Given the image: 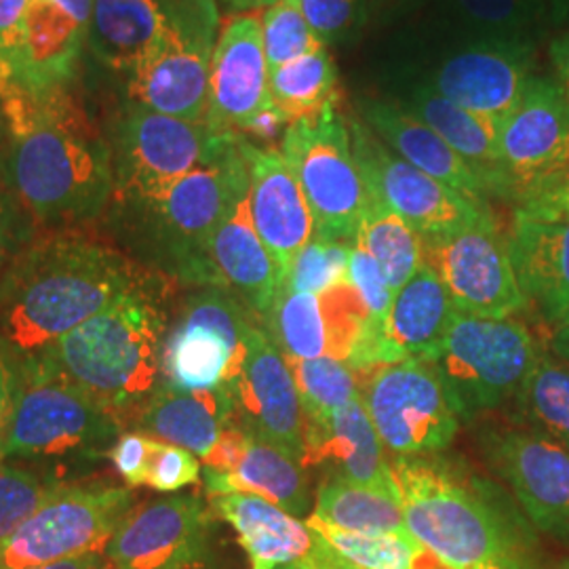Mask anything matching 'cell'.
Instances as JSON below:
<instances>
[{
	"instance_id": "cell-1",
	"label": "cell",
	"mask_w": 569,
	"mask_h": 569,
	"mask_svg": "<svg viewBox=\"0 0 569 569\" xmlns=\"http://www.w3.org/2000/svg\"><path fill=\"white\" fill-rule=\"evenodd\" d=\"M4 178L21 211L47 230L103 220L114 192L112 152L72 87L42 93L0 82Z\"/></svg>"
},
{
	"instance_id": "cell-2",
	"label": "cell",
	"mask_w": 569,
	"mask_h": 569,
	"mask_svg": "<svg viewBox=\"0 0 569 569\" xmlns=\"http://www.w3.org/2000/svg\"><path fill=\"white\" fill-rule=\"evenodd\" d=\"M154 272L84 230L30 239L0 277V336L37 355Z\"/></svg>"
},
{
	"instance_id": "cell-3",
	"label": "cell",
	"mask_w": 569,
	"mask_h": 569,
	"mask_svg": "<svg viewBox=\"0 0 569 569\" xmlns=\"http://www.w3.org/2000/svg\"><path fill=\"white\" fill-rule=\"evenodd\" d=\"M249 173L239 133L211 161L150 197H112L103 216L114 243L138 264L183 283L218 287L209 243Z\"/></svg>"
},
{
	"instance_id": "cell-4",
	"label": "cell",
	"mask_w": 569,
	"mask_h": 569,
	"mask_svg": "<svg viewBox=\"0 0 569 569\" xmlns=\"http://www.w3.org/2000/svg\"><path fill=\"white\" fill-rule=\"evenodd\" d=\"M406 528L451 569H529L523 542L488 486L437 456L392 462Z\"/></svg>"
},
{
	"instance_id": "cell-5",
	"label": "cell",
	"mask_w": 569,
	"mask_h": 569,
	"mask_svg": "<svg viewBox=\"0 0 569 569\" xmlns=\"http://www.w3.org/2000/svg\"><path fill=\"white\" fill-rule=\"evenodd\" d=\"M157 272L42 355L114 413L148 399L161 373L164 315Z\"/></svg>"
},
{
	"instance_id": "cell-6",
	"label": "cell",
	"mask_w": 569,
	"mask_h": 569,
	"mask_svg": "<svg viewBox=\"0 0 569 569\" xmlns=\"http://www.w3.org/2000/svg\"><path fill=\"white\" fill-rule=\"evenodd\" d=\"M121 427L112 409L70 382L42 355H26L23 387L2 460L102 458L121 437Z\"/></svg>"
},
{
	"instance_id": "cell-7",
	"label": "cell",
	"mask_w": 569,
	"mask_h": 569,
	"mask_svg": "<svg viewBox=\"0 0 569 569\" xmlns=\"http://www.w3.org/2000/svg\"><path fill=\"white\" fill-rule=\"evenodd\" d=\"M538 359L536 340L519 321L453 312L427 363L437 371L458 418L472 420L515 399Z\"/></svg>"
},
{
	"instance_id": "cell-8",
	"label": "cell",
	"mask_w": 569,
	"mask_h": 569,
	"mask_svg": "<svg viewBox=\"0 0 569 569\" xmlns=\"http://www.w3.org/2000/svg\"><path fill=\"white\" fill-rule=\"evenodd\" d=\"M338 98L302 121L291 122L279 150L310 204L315 237L355 243L371 194L355 159L350 127Z\"/></svg>"
},
{
	"instance_id": "cell-9",
	"label": "cell",
	"mask_w": 569,
	"mask_h": 569,
	"mask_svg": "<svg viewBox=\"0 0 569 569\" xmlns=\"http://www.w3.org/2000/svg\"><path fill=\"white\" fill-rule=\"evenodd\" d=\"M112 152V197H150L211 161L234 140L204 121L176 117L122 102L103 124Z\"/></svg>"
},
{
	"instance_id": "cell-10",
	"label": "cell",
	"mask_w": 569,
	"mask_h": 569,
	"mask_svg": "<svg viewBox=\"0 0 569 569\" xmlns=\"http://www.w3.org/2000/svg\"><path fill=\"white\" fill-rule=\"evenodd\" d=\"M131 488L61 486L20 528L0 540V569H32L106 550L133 510Z\"/></svg>"
},
{
	"instance_id": "cell-11",
	"label": "cell",
	"mask_w": 569,
	"mask_h": 569,
	"mask_svg": "<svg viewBox=\"0 0 569 569\" xmlns=\"http://www.w3.org/2000/svg\"><path fill=\"white\" fill-rule=\"evenodd\" d=\"M348 127L369 194L399 213L422 239L446 237L493 220L488 203H475L407 163L357 114L348 119Z\"/></svg>"
},
{
	"instance_id": "cell-12",
	"label": "cell",
	"mask_w": 569,
	"mask_h": 569,
	"mask_svg": "<svg viewBox=\"0 0 569 569\" xmlns=\"http://www.w3.org/2000/svg\"><path fill=\"white\" fill-rule=\"evenodd\" d=\"M251 312L230 291L203 287L183 305L161 350L164 385L182 390L226 388L243 361Z\"/></svg>"
},
{
	"instance_id": "cell-13",
	"label": "cell",
	"mask_w": 569,
	"mask_h": 569,
	"mask_svg": "<svg viewBox=\"0 0 569 569\" xmlns=\"http://www.w3.org/2000/svg\"><path fill=\"white\" fill-rule=\"evenodd\" d=\"M363 401L382 446L399 458L449 448L460 427L437 371L420 359L373 369Z\"/></svg>"
},
{
	"instance_id": "cell-14",
	"label": "cell",
	"mask_w": 569,
	"mask_h": 569,
	"mask_svg": "<svg viewBox=\"0 0 569 569\" xmlns=\"http://www.w3.org/2000/svg\"><path fill=\"white\" fill-rule=\"evenodd\" d=\"M422 243L425 262L441 277L456 312L512 319L528 308L496 218Z\"/></svg>"
},
{
	"instance_id": "cell-15",
	"label": "cell",
	"mask_w": 569,
	"mask_h": 569,
	"mask_svg": "<svg viewBox=\"0 0 569 569\" xmlns=\"http://www.w3.org/2000/svg\"><path fill=\"white\" fill-rule=\"evenodd\" d=\"M176 34L218 41L216 0H93L87 49L122 79Z\"/></svg>"
},
{
	"instance_id": "cell-16",
	"label": "cell",
	"mask_w": 569,
	"mask_h": 569,
	"mask_svg": "<svg viewBox=\"0 0 569 569\" xmlns=\"http://www.w3.org/2000/svg\"><path fill=\"white\" fill-rule=\"evenodd\" d=\"M226 390L234 399L239 425L244 430L279 446L302 465L306 437L302 401L283 352L268 338L262 326L251 323L247 329L243 361Z\"/></svg>"
},
{
	"instance_id": "cell-17",
	"label": "cell",
	"mask_w": 569,
	"mask_h": 569,
	"mask_svg": "<svg viewBox=\"0 0 569 569\" xmlns=\"http://www.w3.org/2000/svg\"><path fill=\"white\" fill-rule=\"evenodd\" d=\"M489 467L512 489L536 528L569 540V448L547 432L500 430L483 437Z\"/></svg>"
},
{
	"instance_id": "cell-18",
	"label": "cell",
	"mask_w": 569,
	"mask_h": 569,
	"mask_svg": "<svg viewBox=\"0 0 569 569\" xmlns=\"http://www.w3.org/2000/svg\"><path fill=\"white\" fill-rule=\"evenodd\" d=\"M209 528V509L199 496H171L131 510L103 552L117 569L199 568Z\"/></svg>"
},
{
	"instance_id": "cell-19",
	"label": "cell",
	"mask_w": 569,
	"mask_h": 569,
	"mask_svg": "<svg viewBox=\"0 0 569 569\" xmlns=\"http://www.w3.org/2000/svg\"><path fill=\"white\" fill-rule=\"evenodd\" d=\"M533 77V42L475 39L441 61L428 87L465 110L502 121Z\"/></svg>"
},
{
	"instance_id": "cell-20",
	"label": "cell",
	"mask_w": 569,
	"mask_h": 569,
	"mask_svg": "<svg viewBox=\"0 0 569 569\" xmlns=\"http://www.w3.org/2000/svg\"><path fill=\"white\" fill-rule=\"evenodd\" d=\"M505 199L515 190L569 167V102L559 82L533 74L521 102L500 121Z\"/></svg>"
},
{
	"instance_id": "cell-21",
	"label": "cell",
	"mask_w": 569,
	"mask_h": 569,
	"mask_svg": "<svg viewBox=\"0 0 569 569\" xmlns=\"http://www.w3.org/2000/svg\"><path fill=\"white\" fill-rule=\"evenodd\" d=\"M260 321L284 359L338 357L346 361L369 321V312L346 281L321 296L279 287Z\"/></svg>"
},
{
	"instance_id": "cell-22",
	"label": "cell",
	"mask_w": 569,
	"mask_h": 569,
	"mask_svg": "<svg viewBox=\"0 0 569 569\" xmlns=\"http://www.w3.org/2000/svg\"><path fill=\"white\" fill-rule=\"evenodd\" d=\"M270 102L262 20L241 13L226 23L209 63L204 122L222 133H243Z\"/></svg>"
},
{
	"instance_id": "cell-23",
	"label": "cell",
	"mask_w": 569,
	"mask_h": 569,
	"mask_svg": "<svg viewBox=\"0 0 569 569\" xmlns=\"http://www.w3.org/2000/svg\"><path fill=\"white\" fill-rule=\"evenodd\" d=\"M249 173V209L283 283L293 258L315 237V218L305 192L279 148L260 146L239 133Z\"/></svg>"
},
{
	"instance_id": "cell-24",
	"label": "cell",
	"mask_w": 569,
	"mask_h": 569,
	"mask_svg": "<svg viewBox=\"0 0 569 569\" xmlns=\"http://www.w3.org/2000/svg\"><path fill=\"white\" fill-rule=\"evenodd\" d=\"M213 47L209 39L171 37L122 77V102L183 121H204Z\"/></svg>"
},
{
	"instance_id": "cell-25",
	"label": "cell",
	"mask_w": 569,
	"mask_h": 569,
	"mask_svg": "<svg viewBox=\"0 0 569 569\" xmlns=\"http://www.w3.org/2000/svg\"><path fill=\"white\" fill-rule=\"evenodd\" d=\"M385 449L361 395L331 416L306 420L302 467H329V477L382 489L399 498L392 462H388Z\"/></svg>"
},
{
	"instance_id": "cell-26",
	"label": "cell",
	"mask_w": 569,
	"mask_h": 569,
	"mask_svg": "<svg viewBox=\"0 0 569 569\" xmlns=\"http://www.w3.org/2000/svg\"><path fill=\"white\" fill-rule=\"evenodd\" d=\"M507 241L528 306H536L549 326H561L569 315V218L515 209Z\"/></svg>"
},
{
	"instance_id": "cell-27",
	"label": "cell",
	"mask_w": 569,
	"mask_h": 569,
	"mask_svg": "<svg viewBox=\"0 0 569 569\" xmlns=\"http://www.w3.org/2000/svg\"><path fill=\"white\" fill-rule=\"evenodd\" d=\"M89 28L58 0H30L23 16L20 53L0 82L30 93L72 87L79 79Z\"/></svg>"
},
{
	"instance_id": "cell-28",
	"label": "cell",
	"mask_w": 569,
	"mask_h": 569,
	"mask_svg": "<svg viewBox=\"0 0 569 569\" xmlns=\"http://www.w3.org/2000/svg\"><path fill=\"white\" fill-rule=\"evenodd\" d=\"M359 119L407 163L475 203H488L491 190L486 178L413 112L399 103L366 98L359 102Z\"/></svg>"
},
{
	"instance_id": "cell-29",
	"label": "cell",
	"mask_w": 569,
	"mask_h": 569,
	"mask_svg": "<svg viewBox=\"0 0 569 569\" xmlns=\"http://www.w3.org/2000/svg\"><path fill=\"white\" fill-rule=\"evenodd\" d=\"M209 260L216 270L218 287L230 291L251 315L262 319L281 287V279L253 224L249 183L237 194L224 220L216 228L209 243Z\"/></svg>"
},
{
	"instance_id": "cell-30",
	"label": "cell",
	"mask_w": 569,
	"mask_h": 569,
	"mask_svg": "<svg viewBox=\"0 0 569 569\" xmlns=\"http://www.w3.org/2000/svg\"><path fill=\"white\" fill-rule=\"evenodd\" d=\"M234 399L226 388L182 390L157 385L143 403L138 427L148 437L204 458L234 422Z\"/></svg>"
},
{
	"instance_id": "cell-31",
	"label": "cell",
	"mask_w": 569,
	"mask_h": 569,
	"mask_svg": "<svg viewBox=\"0 0 569 569\" xmlns=\"http://www.w3.org/2000/svg\"><path fill=\"white\" fill-rule=\"evenodd\" d=\"M453 305L441 277L425 262L397 293L388 312L382 366L428 361L441 345Z\"/></svg>"
},
{
	"instance_id": "cell-32",
	"label": "cell",
	"mask_w": 569,
	"mask_h": 569,
	"mask_svg": "<svg viewBox=\"0 0 569 569\" xmlns=\"http://www.w3.org/2000/svg\"><path fill=\"white\" fill-rule=\"evenodd\" d=\"M209 505L237 531L253 563L270 568L302 561L315 547V533L287 510L251 493H216Z\"/></svg>"
},
{
	"instance_id": "cell-33",
	"label": "cell",
	"mask_w": 569,
	"mask_h": 569,
	"mask_svg": "<svg viewBox=\"0 0 569 569\" xmlns=\"http://www.w3.org/2000/svg\"><path fill=\"white\" fill-rule=\"evenodd\" d=\"M204 488L216 493H251L281 507L293 517H305L310 507L306 468L284 449L247 430V443L237 465L218 472L204 468Z\"/></svg>"
},
{
	"instance_id": "cell-34",
	"label": "cell",
	"mask_w": 569,
	"mask_h": 569,
	"mask_svg": "<svg viewBox=\"0 0 569 569\" xmlns=\"http://www.w3.org/2000/svg\"><path fill=\"white\" fill-rule=\"evenodd\" d=\"M306 526L315 533V547L306 559L317 569H451L409 531L355 533L312 515Z\"/></svg>"
},
{
	"instance_id": "cell-35",
	"label": "cell",
	"mask_w": 569,
	"mask_h": 569,
	"mask_svg": "<svg viewBox=\"0 0 569 569\" xmlns=\"http://www.w3.org/2000/svg\"><path fill=\"white\" fill-rule=\"evenodd\" d=\"M409 112H413L422 122L467 159L488 182L491 197L505 199L507 183L500 169V121L483 114L465 110L439 96L427 82L416 87L409 98Z\"/></svg>"
},
{
	"instance_id": "cell-36",
	"label": "cell",
	"mask_w": 569,
	"mask_h": 569,
	"mask_svg": "<svg viewBox=\"0 0 569 569\" xmlns=\"http://www.w3.org/2000/svg\"><path fill=\"white\" fill-rule=\"evenodd\" d=\"M312 517L355 533L407 531L401 502L395 493L329 477L319 488Z\"/></svg>"
},
{
	"instance_id": "cell-37",
	"label": "cell",
	"mask_w": 569,
	"mask_h": 569,
	"mask_svg": "<svg viewBox=\"0 0 569 569\" xmlns=\"http://www.w3.org/2000/svg\"><path fill=\"white\" fill-rule=\"evenodd\" d=\"M355 243L361 244L380 264L392 293L425 264L422 237L399 213L373 197L361 218Z\"/></svg>"
},
{
	"instance_id": "cell-38",
	"label": "cell",
	"mask_w": 569,
	"mask_h": 569,
	"mask_svg": "<svg viewBox=\"0 0 569 569\" xmlns=\"http://www.w3.org/2000/svg\"><path fill=\"white\" fill-rule=\"evenodd\" d=\"M268 93L284 121H302L340 96L336 61L327 49H321L268 70Z\"/></svg>"
},
{
	"instance_id": "cell-39",
	"label": "cell",
	"mask_w": 569,
	"mask_h": 569,
	"mask_svg": "<svg viewBox=\"0 0 569 569\" xmlns=\"http://www.w3.org/2000/svg\"><path fill=\"white\" fill-rule=\"evenodd\" d=\"M458 23L477 39L531 41L533 32L549 20V0H449Z\"/></svg>"
},
{
	"instance_id": "cell-40",
	"label": "cell",
	"mask_w": 569,
	"mask_h": 569,
	"mask_svg": "<svg viewBox=\"0 0 569 569\" xmlns=\"http://www.w3.org/2000/svg\"><path fill=\"white\" fill-rule=\"evenodd\" d=\"M287 366L293 373L306 420L331 416L363 395L357 371L338 357L287 359Z\"/></svg>"
},
{
	"instance_id": "cell-41",
	"label": "cell",
	"mask_w": 569,
	"mask_h": 569,
	"mask_svg": "<svg viewBox=\"0 0 569 569\" xmlns=\"http://www.w3.org/2000/svg\"><path fill=\"white\" fill-rule=\"evenodd\" d=\"M515 399L519 409L545 428L547 435L569 448L568 369L540 357Z\"/></svg>"
},
{
	"instance_id": "cell-42",
	"label": "cell",
	"mask_w": 569,
	"mask_h": 569,
	"mask_svg": "<svg viewBox=\"0 0 569 569\" xmlns=\"http://www.w3.org/2000/svg\"><path fill=\"white\" fill-rule=\"evenodd\" d=\"M260 20L268 70L327 49L326 42L315 34L306 21L298 0H277L274 4L266 7Z\"/></svg>"
},
{
	"instance_id": "cell-43",
	"label": "cell",
	"mask_w": 569,
	"mask_h": 569,
	"mask_svg": "<svg viewBox=\"0 0 569 569\" xmlns=\"http://www.w3.org/2000/svg\"><path fill=\"white\" fill-rule=\"evenodd\" d=\"M350 247L352 243L312 237V241L293 258L281 287L296 293L321 296L345 284L348 281Z\"/></svg>"
},
{
	"instance_id": "cell-44",
	"label": "cell",
	"mask_w": 569,
	"mask_h": 569,
	"mask_svg": "<svg viewBox=\"0 0 569 569\" xmlns=\"http://www.w3.org/2000/svg\"><path fill=\"white\" fill-rule=\"evenodd\" d=\"M60 488L53 479H42L26 468L0 460V540L20 528Z\"/></svg>"
},
{
	"instance_id": "cell-45",
	"label": "cell",
	"mask_w": 569,
	"mask_h": 569,
	"mask_svg": "<svg viewBox=\"0 0 569 569\" xmlns=\"http://www.w3.org/2000/svg\"><path fill=\"white\" fill-rule=\"evenodd\" d=\"M298 4L327 47L357 39L369 21V0H298Z\"/></svg>"
},
{
	"instance_id": "cell-46",
	"label": "cell",
	"mask_w": 569,
	"mask_h": 569,
	"mask_svg": "<svg viewBox=\"0 0 569 569\" xmlns=\"http://www.w3.org/2000/svg\"><path fill=\"white\" fill-rule=\"evenodd\" d=\"M348 283L366 305L369 323L378 329H385L395 293L380 264L359 243H352L350 247Z\"/></svg>"
},
{
	"instance_id": "cell-47",
	"label": "cell",
	"mask_w": 569,
	"mask_h": 569,
	"mask_svg": "<svg viewBox=\"0 0 569 569\" xmlns=\"http://www.w3.org/2000/svg\"><path fill=\"white\" fill-rule=\"evenodd\" d=\"M201 475L203 472L199 458L192 451L152 437V453L148 462L146 486L163 493H171L194 486L201 479Z\"/></svg>"
},
{
	"instance_id": "cell-48",
	"label": "cell",
	"mask_w": 569,
	"mask_h": 569,
	"mask_svg": "<svg viewBox=\"0 0 569 569\" xmlns=\"http://www.w3.org/2000/svg\"><path fill=\"white\" fill-rule=\"evenodd\" d=\"M510 203L533 216L569 218V167L515 190Z\"/></svg>"
},
{
	"instance_id": "cell-49",
	"label": "cell",
	"mask_w": 569,
	"mask_h": 569,
	"mask_svg": "<svg viewBox=\"0 0 569 569\" xmlns=\"http://www.w3.org/2000/svg\"><path fill=\"white\" fill-rule=\"evenodd\" d=\"M26 373V355H21L16 346L4 336H0V460L7 441V432L11 427V418L20 399Z\"/></svg>"
},
{
	"instance_id": "cell-50",
	"label": "cell",
	"mask_w": 569,
	"mask_h": 569,
	"mask_svg": "<svg viewBox=\"0 0 569 569\" xmlns=\"http://www.w3.org/2000/svg\"><path fill=\"white\" fill-rule=\"evenodd\" d=\"M150 453H152V437L143 432H127L117 439L108 458L119 470L127 488L133 489L146 486Z\"/></svg>"
},
{
	"instance_id": "cell-51",
	"label": "cell",
	"mask_w": 569,
	"mask_h": 569,
	"mask_svg": "<svg viewBox=\"0 0 569 569\" xmlns=\"http://www.w3.org/2000/svg\"><path fill=\"white\" fill-rule=\"evenodd\" d=\"M28 2L30 0H0V74L9 72L18 60Z\"/></svg>"
},
{
	"instance_id": "cell-52",
	"label": "cell",
	"mask_w": 569,
	"mask_h": 569,
	"mask_svg": "<svg viewBox=\"0 0 569 569\" xmlns=\"http://www.w3.org/2000/svg\"><path fill=\"white\" fill-rule=\"evenodd\" d=\"M18 211L11 203V199L0 194V277L4 274L7 266L11 264L13 256L21 249V244L16 243L21 226L20 222H16Z\"/></svg>"
},
{
	"instance_id": "cell-53",
	"label": "cell",
	"mask_w": 569,
	"mask_h": 569,
	"mask_svg": "<svg viewBox=\"0 0 569 569\" xmlns=\"http://www.w3.org/2000/svg\"><path fill=\"white\" fill-rule=\"evenodd\" d=\"M430 0H369V21L392 23L425 9Z\"/></svg>"
},
{
	"instance_id": "cell-54",
	"label": "cell",
	"mask_w": 569,
	"mask_h": 569,
	"mask_svg": "<svg viewBox=\"0 0 569 569\" xmlns=\"http://www.w3.org/2000/svg\"><path fill=\"white\" fill-rule=\"evenodd\" d=\"M549 58L555 70V81L559 82L569 102V32L550 42Z\"/></svg>"
},
{
	"instance_id": "cell-55",
	"label": "cell",
	"mask_w": 569,
	"mask_h": 569,
	"mask_svg": "<svg viewBox=\"0 0 569 569\" xmlns=\"http://www.w3.org/2000/svg\"><path fill=\"white\" fill-rule=\"evenodd\" d=\"M32 569H117L114 563L108 559V555L103 550L98 552H87L81 557L74 559H66V561H58L51 566H42V568Z\"/></svg>"
},
{
	"instance_id": "cell-56",
	"label": "cell",
	"mask_w": 569,
	"mask_h": 569,
	"mask_svg": "<svg viewBox=\"0 0 569 569\" xmlns=\"http://www.w3.org/2000/svg\"><path fill=\"white\" fill-rule=\"evenodd\" d=\"M58 2L68 13H72L77 20L82 21L87 28L91 26L93 0H58Z\"/></svg>"
},
{
	"instance_id": "cell-57",
	"label": "cell",
	"mask_w": 569,
	"mask_h": 569,
	"mask_svg": "<svg viewBox=\"0 0 569 569\" xmlns=\"http://www.w3.org/2000/svg\"><path fill=\"white\" fill-rule=\"evenodd\" d=\"M549 21L555 28L569 32V0H549Z\"/></svg>"
},
{
	"instance_id": "cell-58",
	"label": "cell",
	"mask_w": 569,
	"mask_h": 569,
	"mask_svg": "<svg viewBox=\"0 0 569 569\" xmlns=\"http://www.w3.org/2000/svg\"><path fill=\"white\" fill-rule=\"evenodd\" d=\"M552 350H555L563 361H569V326L555 327V333H552Z\"/></svg>"
},
{
	"instance_id": "cell-59",
	"label": "cell",
	"mask_w": 569,
	"mask_h": 569,
	"mask_svg": "<svg viewBox=\"0 0 569 569\" xmlns=\"http://www.w3.org/2000/svg\"><path fill=\"white\" fill-rule=\"evenodd\" d=\"M277 0H224L226 7L239 13H251L256 9H266L270 4H274Z\"/></svg>"
},
{
	"instance_id": "cell-60",
	"label": "cell",
	"mask_w": 569,
	"mask_h": 569,
	"mask_svg": "<svg viewBox=\"0 0 569 569\" xmlns=\"http://www.w3.org/2000/svg\"><path fill=\"white\" fill-rule=\"evenodd\" d=\"M283 569H317L308 559H302V561H296V563H291V566H283Z\"/></svg>"
},
{
	"instance_id": "cell-61",
	"label": "cell",
	"mask_w": 569,
	"mask_h": 569,
	"mask_svg": "<svg viewBox=\"0 0 569 569\" xmlns=\"http://www.w3.org/2000/svg\"><path fill=\"white\" fill-rule=\"evenodd\" d=\"M7 142V122H4V114H2V106H0V146Z\"/></svg>"
},
{
	"instance_id": "cell-62",
	"label": "cell",
	"mask_w": 569,
	"mask_h": 569,
	"mask_svg": "<svg viewBox=\"0 0 569 569\" xmlns=\"http://www.w3.org/2000/svg\"><path fill=\"white\" fill-rule=\"evenodd\" d=\"M251 569H274L270 568V566H266V563H253V568Z\"/></svg>"
},
{
	"instance_id": "cell-63",
	"label": "cell",
	"mask_w": 569,
	"mask_h": 569,
	"mask_svg": "<svg viewBox=\"0 0 569 569\" xmlns=\"http://www.w3.org/2000/svg\"><path fill=\"white\" fill-rule=\"evenodd\" d=\"M561 326H569V315L563 319V323H561Z\"/></svg>"
},
{
	"instance_id": "cell-64",
	"label": "cell",
	"mask_w": 569,
	"mask_h": 569,
	"mask_svg": "<svg viewBox=\"0 0 569 569\" xmlns=\"http://www.w3.org/2000/svg\"><path fill=\"white\" fill-rule=\"evenodd\" d=\"M561 569H569V559L563 563V566H561Z\"/></svg>"
}]
</instances>
